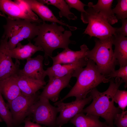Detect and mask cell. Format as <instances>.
I'll list each match as a JSON object with an SVG mask.
<instances>
[{"instance_id": "cell-1", "label": "cell", "mask_w": 127, "mask_h": 127, "mask_svg": "<svg viewBox=\"0 0 127 127\" xmlns=\"http://www.w3.org/2000/svg\"><path fill=\"white\" fill-rule=\"evenodd\" d=\"M110 83L107 89L103 92L99 91L95 88L90 93L93 101L88 107L82 110L81 112L86 115H93L101 117L110 127H113L114 117L121 113V109L116 107L114 104V98L116 91L121 84L124 82L119 77L110 79Z\"/></svg>"}, {"instance_id": "cell-2", "label": "cell", "mask_w": 127, "mask_h": 127, "mask_svg": "<svg viewBox=\"0 0 127 127\" xmlns=\"http://www.w3.org/2000/svg\"><path fill=\"white\" fill-rule=\"evenodd\" d=\"M38 25V34L33 40L35 45L40 46L43 49L46 65L49 64L48 57L52 56V52L55 49L68 48L70 44L76 43L75 41L70 39L72 35L71 31L65 30L61 25H58L55 23L49 24L44 21Z\"/></svg>"}, {"instance_id": "cell-3", "label": "cell", "mask_w": 127, "mask_h": 127, "mask_svg": "<svg viewBox=\"0 0 127 127\" xmlns=\"http://www.w3.org/2000/svg\"><path fill=\"white\" fill-rule=\"evenodd\" d=\"M75 84L69 93L59 101L74 96L77 100L86 98L87 94L101 83H107L110 79L100 73L95 63L87 59L86 67L83 68L76 78Z\"/></svg>"}, {"instance_id": "cell-4", "label": "cell", "mask_w": 127, "mask_h": 127, "mask_svg": "<svg viewBox=\"0 0 127 127\" xmlns=\"http://www.w3.org/2000/svg\"><path fill=\"white\" fill-rule=\"evenodd\" d=\"M6 24L3 25L4 31L2 38L9 40L8 45L9 50L15 48L17 44L25 39L29 41L37 36L39 33L38 24L28 20H12L6 16Z\"/></svg>"}, {"instance_id": "cell-5", "label": "cell", "mask_w": 127, "mask_h": 127, "mask_svg": "<svg viewBox=\"0 0 127 127\" xmlns=\"http://www.w3.org/2000/svg\"><path fill=\"white\" fill-rule=\"evenodd\" d=\"M112 36L102 40L95 39L94 48L87 51L86 56L95 63L100 73L106 77L115 70L118 64L112 49Z\"/></svg>"}, {"instance_id": "cell-6", "label": "cell", "mask_w": 127, "mask_h": 127, "mask_svg": "<svg viewBox=\"0 0 127 127\" xmlns=\"http://www.w3.org/2000/svg\"><path fill=\"white\" fill-rule=\"evenodd\" d=\"M86 12L81 13V19L85 24H88L83 33L91 37H95L102 40L112 36L115 33L116 28L112 27L100 13L95 12L90 2Z\"/></svg>"}, {"instance_id": "cell-7", "label": "cell", "mask_w": 127, "mask_h": 127, "mask_svg": "<svg viewBox=\"0 0 127 127\" xmlns=\"http://www.w3.org/2000/svg\"><path fill=\"white\" fill-rule=\"evenodd\" d=\"M39 97L30 110V115L32 116L33 122L49 127H56L58 108L51 105L48 99Z\"/></svg>"}, {"instance_id": "cell-8", "label": "cell", "mask_w": 127, "mask_h": 127, "mask_svg": "<svg viewBox=\"0 0 127 127\" xmlns=\"http://www.w3.org/2000/svg\"><path fill=\"white\" fill-rule=\"evenodd\" d=\"M39 95L36 93L31 96L21 94L7 103L11 114L13 126H17L24 121L26 117L30 114L33 105L38 99Z\"/></svg>"}, {"instance_id": "cell-9", "label": "cell", "mask_w": 127, "mask_h": 127, "mask_svg": "<svg viewBox=\"0 0 127 127\" xmlns=\"http://www.w3.org/2000/svg\"><path fill=\"white\" fill-rule=\"evenodd\" d=\"M92 99L91 95L84 99L77 100L69 103L59 101L54 104L58 108L60 115L57 118L56 127H61L67 123L77 114L81 112L86 105Z\"/></svg>"}, {"instance_id": "cell-10", "label": "cell", "mask_w": 127, "mask_h": 127, "mask_svg": "<svg viewBox=\"0 0 127 127\" xmlns=\"http://www.w3.org/2000/svg\"><path fill=\"white\" fill-rule=\"evenodd\" d=\"M8 40L6 38H2L0 42V81L16 74L20 69L19 60L16 59L14 63L10 55Z\"/></svg>"}, {"instance_id": "cell-11", "label": "cell", "mask_w": 127, "mask_h": 127, "mask_svg": "<svg viewBox=\"0 0 127 127\" xmlns=\"http://www.w3.org/2000/svg\"><path fill=\"white\" fill-rule=\"evenodd\" d=\"M72 76V74H69L62 77H49L48 83L39 97L56 101L61 91L69 86V82Z\"/></svg>"}, {"instance_id": "cell-12", "label": "cell", "mask_w": 127, "mask_h": 127, "mask_svg": "<svg viewBox=\"0 0 127 127\" xmlns=\"http://www.w3.org/2000/svg\"><path fill=\"white\" fill-rule=\"evenodd\" d=\"M87 58L85 57L71 64L52 65L45 70L46 75L49 77H57L72 74V77L76 78L83 67L87 65Z\"/></svg>"}, {"instance_id": "cell-13", "label": "cell", "mask_w": 127, "mask_h": 127, "mask_svg": "<svg viewBox=\"0 0 127 127\" xmlns=\"http://www.w3.org/2000/svg\"><path fill=\"white\" fill-rule=\"evenodd\" d=\"M44 59V57L40 55L34 58H28L24 68L20 69L17 74L30 79L44 81L47 75L43 68Z\"/></svg>"}, {"instance_id": "cell-14", "label": "cell", "mask_w": 127, "mask_h": 127, "mask_svg": "<svg viewBox=\"0 0 127 127\" xmlns=\"http://www.w3.org/2000/svg\"><path fill=\"white\" fill-rule=\"evenodd\" d=\"M31 9L37 14L43 21L58 23L66 26L71 31L76 30V27L71 26L58 20L51 10L47 6L36 0H24Z\"/></svg>"}, {"instance_id": "cell-15", "label": "cell", "mask_w": 127, "mask_h": 127, "mask_svg": "<svg viewBox=\"0 0 127 127\" xmlns=\"http://www.w3.org/2000/svg\"><path fill=\"white\" fill-rule=\"evenodd\" d=\"M80 48V50L77 51L72 50L69 48L64 49L61 52L57 53L56 56L50 57L53 61L52 65L71 64L86 57L87 52L89 48L85 44L81 45Z\"/></svg>"}, {"instance_id": "cell-16", "label": "cell", "mask_w": 127, "mask_h": 127, "mask_svg": "<svg viewBox=\"0 0 127 127\" xmlns=\"http://www.w3.org/2000/svg\"><path fill=\"white\" fill-rule=\"evenodd\" d=\"M6 15L7 16H5L12 20H26L36 23L14 1L10 0H0V16H3Z\"/></svg>"}, {"instance_id": "cell-17", "label": "cell", "mask_w": 127, "mask_h": 127, "mask_svg": "<svg viewBox=\"0 0 127 127\" xmlns=\"http://www.w3.org/2000/svg\"><path fill=\"white\" fill-rule=\"evenodd\" d=\"M15 76L21 93L26 96H31L35 94L46 84L45 80L30 79L17 73Z\"/></svg>"}, {"instance_id": "cell-18", "label": "cell", "mask_w": 127, "mask_h": 127, "mask_svg": "<svg viewBox=\"0 0 127 127\" xmlns=\"http://www.w3.org/2000/svg\"><path fill=\"white\" fill-rule=\"evenodd\" d=\"M114 57L120 67L127 65V37L115 33L112 37Z\"/></svg>"}, {"instance_id": "cell-19", "label": "cell", "mask_w": 127, "mask_h": 127, "mask_svg": "<svg viewBox=\"0 0 127 127\" xmlns=\"http://www.w3.org/2000/svg\"><path fill=\"white\" fill-rule=\"evenodd\" d=\"M15 75L0 81V91L8 102L14 99L21 93Z\"/></svg>"}, {"instance_id": "cell-20", "label": "cell", "mask_w": 127, "mask_h": 127, "mask_svg": "<svg viewBox=\"0 0 127 127\" xmlns=\"http://www.w3.org/2000/svg\"><path fill=\"white\" fill-rule=\"evenodd\" d=\"M38 51L44 52L41 47L36 46L29 41L28 44L24 45L19 43L15 48L12 50H9V52L12 58L19 60L26 59L31 57Z\"/></svg>"}, {"instance_id": "cell-21", "label": "cell", "mask_w": 127, "mask_h": 127, "mask_svg": "<svg viewBox=\"0 0 127 127\" xmlns=\"http://www.w3.org/2000/svg\"><path fill=\"white\" fill-rule=\"evenodd\" d=\"M99 117L93 115H85L81 112L72 118L70 122L76 127H104L107 124L100 121Z\"/></svg>"}, {"instance_id": "cell-22", "label": "cell", "mask_w": 127, "mask_h": 127, "mask_svg": "<svg viewBox=\"0 0 127 127\" xmlns=\"http://www.w3.org/2000/svg\"><path fill=\"white\" fill-rule=\"evenodd\" d=\"M113 1V0H99L95 5H94L92 2H90L94 10L96 12L100 13L111 25L118 21L111 9Z\"/></svg>"}, {"instance_id": "cell-23", "label": "cell", "mask_w": 127, "mask_h": 127, "mask_svg": "<svg viewBox=\"0 0 127 127\" xmlns=\"http://www.w3.org/2000/svg\"><path fill=\"white\" fill-rule=\"evenodd\" d=\"M37 1L45 5H53L60 10L59 12V17H66L69 21L71 20H75L77 17L70 11L69 7L65 0H39Z\"/></svg>"}, {"instance_id": "cell-24", "label": "cell", "mask_w": 127, "mask_h": 127, "mask_svg": "<svg viewBox=\"0 0 127 127\" xmlns=\"http://www.w3.org/2000/svg\"><path fill=\"white\" fill-rule=\"evenodd\" d=\"M0 120L4 121L7 127H13L11 114L7 104L4 102L0 91Z\"/></svg>"}, {"instance_id": "cell-25", "label": "cell", "mask_w": 127, "mask_h": 127, "mask_svg": "<svg viewBox=\"0 0 127 127\" xmlns=\"http://www.w3.org/2000/svg\"><path fill=\"white\" fill-rule=\"evenodd\" d=\"M115 7L112 9L116 17L118 20L127 18V0H118Z\"/></svg>"}, {"instance_id": "cell-26", "label": "cell", "mask_w": 127, "mask_h": 127, "mask_svg": "<svg viewBox=\"0 0 127 127\" xmlns=\"http://www.w3.org/2000/svg\"><path fill=\"white\" fill-rule=\"evenodd\" d=\"M114 101L118 104L122 111H124L127 106V91L118 89L114 95Z\"/></svg>"}, {"instance_id": "cell-27", "label": "cell", "mask_w": 127, "mask_h": 127, "mask_svg": "<svg viewBox=\"0 0 127 127\" xmlns=\"http://www.w3.org/2000/svg\"><path fill=\"white\" fill-rule=\"evenodd\" d=\"M109 79L115 77L121 78L125 83L124 87L126 88L127 86V65L120 67L117 70H115L106 76Z\"/></svg>"}, {"instance_id": "cell-28", "label": "cell", "mask_w": 127, "mask_h": 127, "mask_svg": "<svg viewBox=\"0 0 127 127\" xmlns=\"http://www.w3.org/2000/svg\"><path fill=\"white\" fill-rule=\"evenodd\" d=\"M113 123L117 127H127V111H122L116 114L114 117Z\"/></svg>"}, {"instance_id": "cell-29", "label": "cell", "mask_w": 127, "mask_h": 127, "mask_svg": "<svg viewBox=\"0 0 127 127\" xmlns=\"http://www.w3.org/2000/svg\"><path fill=\"white\" fill-rule=\"evenodd\" d=\"M65 1L68 5L69 8H74L81 13L86 12L84 7L87 5L85 4L79 0H66Z\"/></svg>"}, {"instance_id": "cell-30", "label": "cell", "mask_w": 127, "mask_h": 127, "mask_svg": "<svg viewBox=\"0 0 127 127\" xmlns=\"http://www.w3.org/2000/svg\"><path fill=\"white\" fill-rule=\"evenodd\" d=\"M122 26L119 28H116L115 33L121 34L125 37L127 36V19L121 20Z\"/></svg>"}, {"instance_id": "cell-31", "label": "cell", "mask_w": 127, "mask_h": 127, "mask_svg": "<svg viewBox=\"0 0 127 127\" xmlns=\"http://www.w3.org/2000/svg\"><path fill=\"white\" fill-rule=\"evenodd\" d=\"M24 122L25 125L23 127H44L41 126L38 123L31 122L30 118L25 119Z\"/></svg>"}, {"instance_id": "cell-32", "label": "cell", "mask_w": 127, "mask_h": 127, "mask_svg": "<svg viewBox=\"0 0 127 127\" xmlns=\"http://www.w3.org/2000/svg\"><path fill=\"white\" fill-rule=\"evenodd\" d=\"M104 127H110L107 124L106 125H105Z\"/></svg>"}]
</instances>
